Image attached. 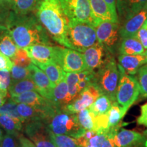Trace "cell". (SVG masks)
Segmentation results:
<instances>
[{"label":"cell","instance_id":"9c48e42d","mask_svg":"<svg viewBox=\"0 0 147 147\" xmlns=\"http://www.w3.org/2000/svg\"><path fill=\"white\" fill-rule=\"evenodd\" d=\"M119 23L110 21H100L95 27L97 39L114 55L119 36Z\"/></svg>","mask_w":147,"mask_h":147},{"label":"cell","instance_id":"ffe728a7","mask_svg":"<svg viewBox=\"0 0 147 147\" xmlns=\"http://www.w3.org/2000/svg\"><path fill=\"white\" fill-rule=\"evenodd\" d=\"M95 18L100 21H110L119 23V18L114 15L104 0H88Z\"/></svg>","mask_w":147,"mask_h":147},{"label":"cell","instance_id":"e0dca14e","mask_svg":"<svg viewBox=\"0 0 147 147\" xmlns=\"http://www.w3.org/2000/svg\"><path fill=\"white\" fill-rule=\"evenodd\" d=\"M118 61L126 73L135 75L141 67L147 64V50L138 55H119Z\"/></svg>","mask_w":147,"mask_h":147},{"label":"cell","instance_id":"cb8c5ba5","mask_svg":"<svg viewBox=\"0 0 147 147\" xmlns=\"http://www.w3.org/2000/svg\"><path fill=\"white\" fill-rule=\"evenodd\" d=\"M51 101L60 108H63L70 102L68 97V88L65 78L53 88Z\"/></svg>","mask_w":147,"mask_h":147},{"label":"cell","instance_id":"b9f144b4","mask_svg":"<svg viewBox=\"0 0 147 147\" xmlns=\"http://www.w3.org/2000/svg\"><path fill=\"white\" fill-rule=\"evenodd\" d=\"M10 10L3 1H0V25H5Z\"/></svg>","mask_w":147,"mask_h":147},{"label":"cell","instance_id":"8fae6325","mask_svg":"<svg viewBox=\"0 0 147 147\" xmlns=\"http://www.w3.org/2000/svg\"><path fill=\"white\" fill-rule=\"evenodd\" d=\"M101 95H102V92L93 82L82 90L63 108L69 113L77 114L81 110L89 108Z\"/></svg>","mask_w":147,"mask_h":147},{"label":"cell","instance_id":"5bb4252c","mask_svg":"<svg viewBox=\"0 0 147 147\" xmlns=\"http://www.w3.org/2000/svg\"><path fill=\"white\" fill-rule=\"evenodd\" d=\"M30 71V78L34 80L40 95L49 100H52L53 90L55 86L52 84L47 74L38 66L32 63L28 66Z\"/></svg>","mask_w":147,"mask_h":147},{"label":"cell","instance_id":"3957f363","mask_svg":"<svg viewBox=\"0 0 147 147\" xmlns=\"http://www.w3.org/2000/svg\"><path fill=\"white\" fill-rule=\"evenodd\" d=\"M67 37L70 49L80 53L98 42L95 27L83 22L69 20Z\"/></svg>","mask_w":147,"mask_h":147},{"label":"cell","instance_id":"7402d4cb","mask_svg":"<svg viewBox=\"0 0 147 147\" xmlns=\"http://www.w3.org/2000/svg\"><path fill=\"white\" fill-rule=\"evenodd\" d=\"M36 65L45 72L53 85L56 86L65 78L66 72L59 65L54 61L46 63H37Z\"/></svg>","mask_w":147,"mask_h":147},{"label":"cell","instance_id":"44dd1931","mask_svg":"<svg viewBox=\"0 0 147 147\" xmlns=\"http://www.w3.org/2000/svg\"><path fill=\"white\" fill-rule=\"evenodd\" d=\"M18 47L5 25H0V51L8 57H13Z\"/></svg>","mask_w":147,"mask_h":147},{"label":"cell","instance_id":"d6a6232c","mask_svg":"<svg viewBox=\"0 0 147 147\" xmlns=\"http://www.w3.org/2000/svg\"><path fill=\"white\" fill-rule=\"evenodd\" d=\"M0 114L6 115L12 117V118L18 119L24 123L25 120L22 118L17 110V103L14 102L12 99H9L2 106L0 107Z\"/></svg>","mask_w":147,"mask_h":147},{"label":"cell","instance_id":"e575fe53","mask_svg":"<svg viewBox=\"0 0 147 147\" xmlns=\"http://www.w3.org/2000/svg\"><path fill=\"white\" fill-rule=\"evenodd\" d=\"M11 60L12 61L14 65L25 67H27L32 63L25 49L21 48H18L16 54L14 55L13 57L11 58Z\"/></svg>","mask_w":147,"mask_h":147},{"label":"cell","instance_id":"ab89813d","mask_svg":"<svg viewBox=\"0 0 147 147\" xmlns=\"http://www.w3.org/2000/svg\"><path fill=\"white\" fill-rule=\"evenodd\" d=\"M138 39L141 42L145 50H147V18L136 35Z\"/></svg>","mask_w":147,"mask_h":147},{"label":"cell","instance_id":"4316f807","mask_svg":"<svg viewBox=\"0 0 147 147\" xmlns=\"http://www.w3.org/2000/svg\"><path fill=\"white\" fill-rule=\"evenodd\" d=\"M128 109L119 105L117 101L113 102L107 115L110 128L118 125L122 123V119L125 115Z\"/></svg>","mask_w":147,"mask_h":147},{"label":"cell","instance_id":"681fc988","mask_svg":"<svg viewBox=\"0 0 147 147\" xmlns=\"http://www.w3.org/2000/svg\"><path fill=\"white\" fill-rule=\"evenodd\" d=\"M3 137V131L2 130H1V127H0V142H1V140H2Z\"/></svg>","mask_w":147,"mask_h":147},{"label":"cell","instance_id":"ac0fdd59","mask_svg":"<svg viewBox=\"0 0 147 147\" xmlns=\"http://www.w3.org/2000/svg\"><path fill=\"white\" fill-rule=\"evenodd\" d=\"M146 136L139 132L121 128L113 137L115 147H127L140 142Z\"/></svg>","mask_w":147,"mask_h":147},{"label":"cell","instance_id":"d6986e66","mask_svg":"<svg viewBox=\"0 0 147 147\" xmlns=\"http://www.w3.org/2000/svg\"><path fill=\"white\" fill-rule=\"evenodd\" d=\"M42 0H5L3 1L10 10L17 14L36 12Z\"/></svg>","mask_w":147,"mask_h":147},{"label":"cell","instance_id":"7c38bea8","mask_svg":"<svg viewBox=\"0 0 147 147\" xmlns=\"http://www.w3.org/2000/svg\"><path fill=\"white\" fill-rule=\"evenodd\" d=\"M25 131L36 147H57L51 140L50 130L44 121H28Z\"/></svg>","mask_w":147,"mask_h":147},{"label":"cell","instance_id":"4dcf8cb0","mask_svg":"<svg viewBox=\"0 0 147 147\" xmlns=\"http://www.w3.org/2000/svg\"><path fill=\"white\" fill-rule=\"evenodd\" d=\"M108 136H109V133H97L88 140L82 139V138H78L77 140L80 147H103L104 142Z\"/></svg>","mask_w":147,"mask_h":147},{"label":"cell","instance_id":"2e32d148","mask_svg":"<svg viewBox=\"0 0 147 147\" xmlns=\"http://www.w3.org/2000/svg\"><path fill=\"white\" fill-rule=\"evenodd\" d=\"M147 18V7L120 25L119 36L121 39L135 36Z\"/></svg>","mask_w":147,"mask_h":147},{"label":"cell","instance_id":"484cf974","mask_svg":"<svg viewBox=\"0 0 147 147\" xmlns=\"http://www.w3.org/2000/svg\"><path fill=\"white\" fill-rule=\"evenodd\" d=\"M8 91L11 96H13L29 91L38 92V88L35 84L34 80L31 78H28L19 81L11 82Z\"/></svg>","mask_w":147,"mask_h":147},{"label":"cell","instance_id":"f546056e","mask_svg":"<svg viewBox=\"0 0 147 147\" xmlns=\"http://www.w3.org/2000/svg\"><path fill=\"white\" fill-rule=\"evenodd\" d=\"M51 140L57 147H80L77 138L69 136L55 134L50 131Z\"/></svg>","mask_w":147,"mask_h":147},{"label":"cell","instance_id":"8d00e7d4","mask_svg":"<svg viewBox=\"0 0 147 147\" xmlns=\"http://www.w3.org/2000/svg\"><path fill=\"white\" fill-rule=\"evenodd\" d=\"M137 80L140 87V94L147 98V64L143 65L137 72Z\"/></svg>","mask_w":147,"mask_h":147},{"label":"cell","instance_id":"7dc6e473","mask_svg":"<svg viewBox=\"0 0 147 147\" xmlns=\"http://www.w3.org/2000/svg\"><path fill=\"white\" fill-rule=\"evenodd\" d=\"M7 95H8V92L1 91L0 89V107L2 106L6 102Z\"/></svg>","mask_w":147,"mask_h":147},{"label":"cell","instance_id":"30bf717a","mask_svg":"<svg viewBox=\"0 0 147 147\" xmlns=\"http://www.w3.org/2000/svg\"><path fill=\"white\" fill-rule=\"evenodd\" d=\"M82 53L87 69L95 72L114 57L113 53L99 42L88 48Z\"/></svg>","mask_w":147,"mask_h":147},{"label":"cell","instance_id":"ba28073f","mask_svg":"<svg viewBox=\"0 0 147 147\" xmlns=\"http://www.w3.org/2000/svg\"><path fill=\"white\" fill-rule=\"evenodd\" d=\"M55 62L66 73H78L87 69L82 53L69 48L55 46Z\"/></svg>","mask_w":147,"mask_h":147},{"label":"cell","instance_id":"5b68a950","mask_svg":"<svg viewBox=\"0 0 147 147\" xmlns=\"http://www.w3.org/2000/svg\"><path fill=\"white\" fill-rule=\"evenodd\" d=\"M119 77L118 64L113 57L105 65L95 71L94 83L102 94L108 96L113 102H115Z\"/></svg>","mask_w":147,"mask_h":147},{"label":"cell","instance_id":"f907efd6","mask_svg":"<svg viewBox=\"0 0 147 147\" xmlns=\"http://www.w3.org/2000/svg\"><path fill=\"white\" fill-rule=\"evenodd\" d=\"M143 135H144V136H146L147 138V129L145 130V131L143 132Z\"/></svg>","mask_w":147,"mask_h":147},{"label":"cell","instance_id":"603a6c76","mask_svg":"<svg viewBox=\"0 0 147 147\" xmlns=\"http://www.w3.org/2000/svg\"><path fill=\"white\" fill-rule=\"evenodd\" d=\"M145 51L142 44L136 36L121 39L119 48V54L124 55H138Z\"/></svg>","mask_w":147,"mask_h":147},{"label":"cell","instance_id":"bcb514c9","mask_svg":"<svg viewBox=\"0 0 147 147\" xmlns=\"http://www.w3.org/2000/svg\"><path fill=\"white\" fill-rule=\"evenodd\" d=\"M113 136L110 135L108 137V138L106 140L105 142H104V144H103V147H115L114 146V143H113Z\"/></svg>","mask_w":147,"mask_h":147},{"label":"cell","instance_id":"74e56055","mask_svg":"<svg viewBox=\"0 0 147 147\" xmlns=\"http://www.w3.org/2000/svg\"><path fill=\"white\" fill-rule=\"evenodd\" d=\"M10 73L8 69L0 70V89L8 92L11 84Z\"/></svg>","mask_w":147,"mask_h":147},{"label":"cell","instance_id":"f6af8a7d","mask_svg":"<svg viewBox=\"0 0 147 147\" xmlns=\"http://www.w3.org/2000/svg\"><path fill=\"white\" fill-rule=\"evenodd\" d=\"M107 4L108 5V6L110 7V10H111L113 14L115 15L116 17L118 18V15H117V8H116V0H104Z\"/></svg>","mask_w":147,"mask_h":147},{"label":"cell","instance_id":"f1b7e54d","mask_svg":"<svg viewBox=\"0 0 147 147\" xmlns=\"http://www.w3.org/2000/svg\"><path fill=\"white\" fill-rule=\"evenodd\" d=\"M22 123L21 121L15 119L10 116L0 114V126L2 127L7 134L18 136L19 131L22 129Z\"/></svg>","mask_w":147,"mask_h":147},{"label":"cell","instance_id":"816d5d0a","mask_svg":"<svg viewBox=\"0 0 147 147\" xmlns=\"http://www.w3.org/2000/svg\"><path fill=\"white\" fill-rule=\"evenodd\" d=\"M0 1H5V0H0Z\"/></svg>","mask_w":147,"mask_h":147},{"label":"cell","instance_id":"c3c4849f","mask_svg":"<svg viewBox=\"0 0 147 147\" xmlns=\"http://www.w3.org/2000/svg\"><path fill=\"white\" fill-rule=\"evenodd\" d=\"M127 147H147V138L146 137V138L142 140L140 142H137Z\"/></svg>","mask_w":147,"mask_h":147},{"label":"cell","instance_id":"d4e9b609","mask_svg":"<svg viewBox=\"0 0 147 147\" xmlns=\"http://www.w3.org/2000/svg\"><path fill=\"white\" fill-rule=\"evenodd\" d=\"M17 110L22 118L25 121H46V116L41 110L27 105L23 103L17 104Z\"/></svg>","mask_w":147,"mask_h":147},{"label":"cell","instance_id":"9a60e30c","mask_svg":"<svg viewBox=\"0 0 147 147\" xmlns=\"http://www.w3.org/2000/svg\"><path fill=\"white\" fill-rule=\"evenodd\" d=\"M32 63H46L54 61L55 59V46L47 45H35L25 48Z\"/></svg>","mask_w":147,"mask_h":147},{"label":"cell","instance_id":"7a4b0ae2","mask_svg":"<svg viewBox=\"0 0 147 147\" xmlns=\"http://www.w3.org/2000/svg\"><path fill=\"white\" fill-rule=\"evenodd\" d=\"M35 13L50 38L60 45L70 49L67 37L69 20L59 0H42Z\"/></svg>","mask_w":147,"mask_h":147},{"label":"cell","instance_id":"83f0119b","mask_svg":"<svg viewBox=\"0 0 147 147\" xmlns=\"http://www.w3.org/2000/svg\"><path fill=\"white\" fill-rule=\"evenodd\" d=\"M113 102L108 96L102 94L88 108L93 115H103L108 113Z\"/></svg>","mask_w":147,"mask_h":147},{"label":"cell","instance_id":"6da1fadb","mask_svg":"<svg viewBox=\"0 0 147 147\" xmlns=\"http://www.w3.org/2000/svg\"><path fill=\"white\" fill-rule=\"evenodd\" d=\"M5 26L18 48L35 45H51L50 36L34 12L17 14L10 10Z\"/></svg>","mask_w":147,"mask_h":147},{"label":"cell","instance_id":"277c9868","mask_svg":"<svg viewBox=\"0 0 147 147\" xmlns=\"http://www.w3.org/2000/svg\"><path fill=\"white\" fill-rule=\"evenodd\" d=\"M46 124L53 133L69 136L75 138L82 136L86 131L79 123L77 114L69 113L63 108L59 110Z\"/></svg>","mask_w":147,"mask_h":147},{"label":"cell","instance_id":"4fadbf2b","mask_svg":"<svg viewBox=\"0 0 147 147\" xmlns=\"http://www.w3.org/2000/svg\"><path fill=\"white\" fill-rule=\"evenodd\" d=\"M147 7V0H116L119 25Z\"/></svg>","mask_w":147,"mask_h":147},{"label":"cell","instance_id":"f35d334b","mask_svg":"<svg viewBox=\"0 0 147 147\" xmlns=\"http://www.w3.org/2000/svg\"><path fill=\"white\" fill-rule=\"evenodd\" d=\"M18 136L6 133L0 142V147H17Z\"/></svg>","mask_w":147,"mask_h":147},{"label":"cell","instance_id":"7bdbcfd3","mask_svg":"<svg viewBox=\"0 0 147 147\" xmlns=\"http://www.w3.org/2000/svg\"><path fill=\"white\" fill-rule=\"evenodd\" d=\"M138 124L147 127V103L140 108V115L137 119Z\"/></svg>","mask_w":147,"mask_h":147},{"label":"cell","instance_id":"836d02e7","mask_svg":"<svg viewBox=\"0 0 147 147\" xmlns=\"http://www.w3.org/2000/svg\"><path fill=\"white\" fill-rule=\"evenodd\" d=\"M77 117L79 123L82 127L86 130H93L94 128V120L93 116L89 108H86L77 113Z\"/></svg>","mask_w":147,"mask_h":147},{"label":"cell","instance_id":"ee69618b","mask_svg":"<svg viewBox=\"0 0 147 147\" xmlns=\"http://www.w3.org/2000/svg\"><path fill=\"white\" fill-rule=\"evenodd\" d=\"M17 147H36L34 143L30 139L27 138L23 134H20L18 136Z\"/></svg>","mask_w":147,"mask_h":147},{"label":"cell","instance_id":"d590c367","mask_svg":"<svg viewBox=\"0 0 147 147\" xmlns=\"http://www.w3.org/2000/svg\"><path fill=\"white\" fill-rule=\"evenodd\" d=\"M30 71L27 67L14 65L11 69V82H16L30 78Z\"/></svg>","mask_w":147,"mask_h":147},{"label":"cell","instance_id":"8992f818","mask_svg":"<svg viewBox=\"0 0 147 147\" xmlns=\"http://www.w3.org/2000/svg\"><path fill=\"white\" fill-rule=\"evenodd\" d=\"M120 77L117 87L116 101L119 105L129 110L140 94V87L137 78L125 72L118 63Z\"/></svg>","mask_w":147,"mask_h":147},{"label":"cell","instance_id":"52a82bcc","mask_svg":"<svg viewBox=\"0 0 147 147\" xmlns=\"http://www.w3.org/2000/svg\"><path fill=\"white\" fill-rule=\"evenodd\" d=\"M68 20L87 23L95 27L100 21L92 12L88 0H59Z\"/></svg>","mask_w":147,"mask_h":147},{"label":"cell","instance_id":"1f68e13d","mask_svg":"<svg viewBox=\"0 0 147 147\" xmlns=\"http://www.w3.org/2000/svg\"><path fill=\"white\" fill-rule=\"evenodd\" d=\"M65 81L68 88V97L69 101H72L79 94L78 88V73L67 72L65 76Z\"/></svg>","mask_w":147,"mask_h":147},{"label":"cell","instance_id":"60d3db41","mask_svg":"<svg viewBox=\"0 0 147 147\" xmlns=\"http://www.w3.org/2000/svg\"><path fill=\"white\" fill-rule=\"evenodd\" d=\"M14 65V63L12 60H10V57L3 54L0 51V70H2V69L11 70Z\"/></svg>","mask_w":147,"mask_h":147}]
</instances>
